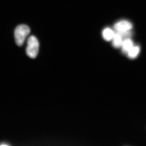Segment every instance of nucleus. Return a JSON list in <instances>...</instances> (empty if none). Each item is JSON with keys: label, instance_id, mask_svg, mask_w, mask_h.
<instances>
[{"label": "nucleus", "instance_id": "39448f33", "mask_svg": "<svg viewBox=\"0 0 146 146\" xmlns=\"http://www.w3.org/2000/svg\"><path fill=\"white\" fill-rule=\"evenodd\" d=\"M122 51L124 53H128L131 49L133 47V43L132 40L129 38L125 39L123 41Z\"/></svg>", "mask_w": 146, "mask_h": 146}, {"label": "nucleus", "instance_id": "f257e3e1", "mask_svg": "<svg viewBox=\"0 0 146 146\" xmlns=\"http://www.w3.org/2000/svg\"><path fill=\"white\" fill-rule=\"evenodd\" d=\"M30 31V29L26 25H21L18 26L16 28L14 32L16 44L19 46H23Z\"/></svg>", "mask_w": 146, "mask_h": 146}, {"label": "nucleus", "instance_id": "7ed1b4c3", "mask_svg": "<svg viewBox=\"0 0 146 146\" xmlns=\"http://www.w3.org/2000/svg\"><path fill=\"white\" fill-rule=\"evenodd\" d=\"M132 28V24L126 21H120L114 25V29L117 32L129 31Z\"/></svg>", "mask_w": 146, "mask_h": 146}, {"label": "nucleus", "instance_id": "20e7f679", "mask_svg": "<svg viewBox=\"0 0 146 146\" xmlns=\"http://www.w3.org/2000/svg\"><path fill=\"white\" fill-rule=\"evenodd\" d=\"M123 36L119 33H115L113 39H112V45L115 48H119L121 46L123 41Z\"/></svg>", "mask_w": 146, "mask_h": 146}, {"label": "nucleus", "instance_id": "423d86ee", "mask_svg": "<svg viewBox=\"0 0 146 146\" xmlns=\"http://www.w3.org/2000/svg\"><path fill=\"white\" fill-rule=\"evenodd\" d=\"M115 33L112 29L109 28H105L102 31V36L106 41H110L113 39Z\"/></svg>", "mask_w": 146, "mask_h": 146}, {"label": "nucleus", "instance_id": "f03ea898", "mask_svg": "<svg viewBox=\"0 0 146 146\" xmlns=\"http://www.w3.org/2000/svg\"><path fill=\"white\" fill-rule=\"evenodd\" d=\"M39 43L35 36L31 35L29 37L27 41L26 53L28 56L31 58H35L39 52Z\"/></svg>", "mask_w": 146, "mask_h": 146}, {"label": "nucleus", "instance_id": "0eeeda50", "mask_svg": "<svg viewBox=\"0 0 146 146\" xmlns=\"http://www.w3.org/2000/svg\"><path fill=\"white\" fill-rule=\"evenodd\" d=\"M140 50V48L139 46H133L128 52V56L130 58H136L139 54Z\"/></svg>", "mask_w": 146, "mask_h": 146}, {"label": "nucleus", "instance_id": "6e6552de", "mask_svg": "<svg viewBox=\"0 0 146 146\" xmlns=\"http://www.w3.org/2000/svg\"><path fill=\"white\" fill-rule=\"evenodd\" d=\"M0 146H9V144L6 143H1L0 144Z\"/></svg>", "mask_w": 146, "mask_h": 146}]
</instances>
